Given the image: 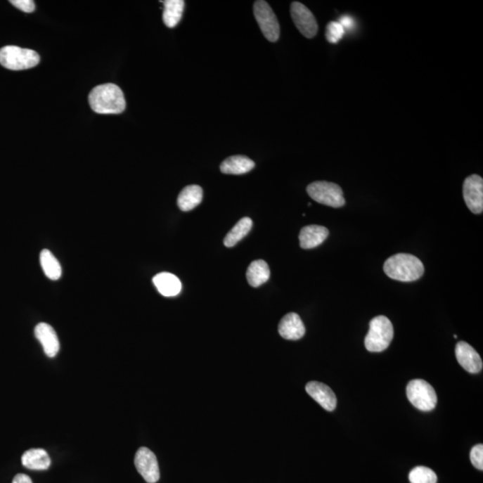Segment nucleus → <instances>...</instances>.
<instances>
[{
  "mask_svg": "<svg viewBox=\"0 0 483 483\" xmlns=\"http://www.w3.org/2000/svg\"><path fill=\"white\" fill-rule=\"evenodd\" d=\"M463 195L468 209L475 214L483 210V179L478 175L469 176L463 186Z\"/></svg>",
  "mask_w": 483,
  "mask_h": 483,
  "instance_id": "obj_10",
  "label": "nucleus"
},
{
  "mask_svg": "<svg viewBox=\"0 0 483 483\" xmlns=\"http://www.w3.org/2000/svg\"><path fill=\"white\" fill-rule=\"evenodd\" d=\"M387 277L402 282L416 281L425 273V266L416 256L397 254L391 256L384 264Z\"/></svg>",
  "mask_w": 483,
  "mask_h": 483,
  "instance_id": "obj_2",
  "label": "nucleus"
},
{
  "mask_svg": "<svg viewBox=\"0 0 483 483\" xmlns=\"http://www.w3.org/2000/svg\"><path fill=\"white\" fill-rule=\"evenodd\" d=\"M39 63L37 52L18 46L0 49V65L9 70L19 71L36 67Z\"/></svg>",
  "mask_w": 483,
  "mask_h": 483,
  "instance_id": "obj_4",
  "label": "nucleus"
},
{
  "mask_svg": "<svg viewBox=\"0 0 483 483\" xmlns=\"http://www.w3.org/2000/svg\"><path fill=\"white\" fill-rule=\"evenodd\" d=\"M470 459L472 465L475 466L476 469L483 470V446L482 444H478L472 449L471 453H470Z\"/></svg>",
  "mask_w": 483,
  "mask_h": 483,
  "instance_id": "obj_26",
  "label": "nucleus"
},
{
  "mask_svg": "<svg viewBox=\"0 0 483 483\" xmlns=\"http://www.w3.org/2000/svg\"><path fill=\"white\" fill-rule=\"evenodd\" d=\"M307 193L315 202L333 208H340L346 203L343 191L337 183L317 181L307 186Z\"/></svg>",
  "mask_w": 483,
  "mask_h": 483,
  "instance_id": "obj_6",
  "label": "nucleus"
},
{
  "mask_svg": "<svg viewBox=\"0 0 483 483\" xmlns=\"http://www.w3.org/2000/svg\"><path fill=\"white\" fill-rule=\"evenodd\" d=\"M252 226V219L250 218H243L239 220L238 224L233 228L226 236L224 245L226 247H233L238 242L245 238L251 231Z\"/></svg>",
  "mask_w": 483,
  "mask_h": 483,
  "instance_id": "obj_23",
  "label": "nucleus"
},
{
  "mask_svg": "<svg viewBox=\"0 0 483 483\" xmlns=\"http://www.w3.org/2000/svg\"><path fill=\"white\" fill-rule=\"evenodd\" d=\"M138 472L148 483H156L160 477L159 463L155 454L147 448H140L134 458Z\"/></svg>",
  "mask_w": 483,
  "mask_h": 483,
  "instance_id": "obj_8",
  "label": "nucleus"
},
{
  "mask_svg": "<svg viewBox=\"0 0 483 483\" xmlns=\"http://www.w3.org/2000/svg\"><path fill=\"white\" fill-rule=\"evenodd\" d=\"M290 13L295 26L308 39L314 38L318 32V24L313 13L300 2L291 4Z\"/></svg>",
  "mask_w": 483,
  "mask_h": 483,
  "instance_id": "obj_9",
  "label": "nucleus"
},
{
  "mask_svg": "<svg viewBox=\"0 0 483 483\" xmlns=\"http://www.w3.org/2000/svg\"><path fill=\"white\" fill-rule=\"evenodd\" d=\"M328 234L330 232L325 226L317 225L304 226L299 235L300 246L303 249L316 248L327 239Z\"/></svg>",
  "mask_w": 483,
  "mask_h": 483,
  "instance_id": "obj_15",
  "label": "nucleus"
},
{
  "mask_svg": "<svg viewBox=\"0 0 483 483\" xmlns=\"http://www.w3.org/2000/svg\"><path fill=\"white\" fill-rule=\"evenodd\" d=\"M34 334L36 338L44 347L46 356L49 357L57 356L60 344H59L58 335L51 325L44 323V322L39 323L35 327Z\"/></svg>",
  "mask_w": 483,
  "mask_h": 483,
  "instance_id": "obj_13",
  "label": "nucleus"
},
{
  "mask_svg": "<svg viewBox=\"0 0 483 483\" xmlns=\"http://www.w3.org/2000/svg\"><path fill=\"white\" fill-rule=\"evenodd\" d=\"M278 332L285 340H298L304 336L305 327L298 314L290 313L279 322Z\"/></svg>",
  "mask_w": 483,
  "mask_h": 483,
  "instance_id": "obj_14",
  "label": "nucleus"
},
{
  "mask_svg": "<svg viewBox=\"0 0 483 483\" xmlns=\"http://www.w3.org/2000/svg\"><path fill=\"white\" fill-rule=\"evenodd\" d=\"M153 281L157 291L166 297H176L182 289V284H181L179 278L174 274L169 273V272L157 274L153 278Z\"/></svg>",
  "mask_w": 483,
  "mask_h": 483,
  "instance_id": "obj_16",
  "label": "nucleus"
},
{
  "mask_svg": "<svg viewBox=\"0 0 483 483\" xmlns=\"http://www.w3.org/2000/svg\"><path fill=\"white\" fill-rule=\"evenodd\" d=\"M456 356L460 366L470 373H479L482 370L481 356L474 347L464 341L458 342L456 347Z\"/></svg>",
  "mask_w": 483,
  "mask_h": 483,
  "instance_id": "obj_11",
  "label": "nucleus"
},
{
  "mask_svg": "<svg viewBox=\"0 0 483 483\" xmlns=\"http://www.w3.org/2000/svg\"><path fill=\"white\" fill-rule=\"evenodd\" d=\"M393 337L394 328L391 321L385 316H378L370 322L364 344L368 351L379 353L389 347Z\"/></svg>",
  "mask_w": 483,
  "mask_h": 483,
  "instance_id": "obj_3",
  "label": "nucleus"
},
{
  "mask_svg": "<svg viewBox=\"0 0 483 483\" xmlns=\"http://www.w3.org/2000/svg\"><path fill=\"white\" fill-rule=\"evenodd\" d=\"M12 483H32V479L28 475L19 474L15 476Z\"/></svg>",
  "mask_w": 483,
  "mask_h": 483,
  "instance_id": "obj_28",
  "label": "nucleus"
},
{
  "mask_svg": "<svg viewBox=\"0 0 483 483\" xmlns=\"http://www.w3.org/2000/svg\"><path fill=\"white\" fill-rule=\"evenodd\" d=\"M39 261L46 277L51 281H58L61 278L62 269L60 264L51 251L47 249L42 250L39 255Z\"/></svg>",
  "mask_w": 483,
  "mask_h": 483,
  "instance_id": "obj_22",
  "label": "nucleus"
},
{
  "mask_svg": "<svg viewBox=\"0 0 483 483\" xmlns=\"http://www.w3.org/2000/svg\"><path fill=\"white\" fill-rule=\"evenodd\" d=\"M22 464L25 468L44 471L49 469L51 464V458L47 452L42 449H32L27 450L22 456Z\"/></svg>",
  "mask_w": 483,
  "mask_h": 483,
  "instance_id": "obj_18",
  "label": "nucleus"
},
{
  "mask_svg": "<svg viewBox=\"0 0 483 483\" xmlns=\"http://www.w3.org/2000/svg\"><path fill=\"white\" fill-rule=\"evenodd\" d=\"M406 395L410 403L423 412L434 409L438 403L434 389L423 380H411L406 387Z\"/></svg>",
  "mask_w": 483,
  "mask_h": 483,
  "instance_id": "obj_5",
  "label": "nucleus"
},
{
  "mask_svg": "<svg viewBox=\"0 0 483 483\" xmlns=\"http://www.w3.org/2000/svg\"><path fill=\"white\" fill-rule=\"evenodd\" d=\"M269 277H271V269H269L267 262L262 261V259L252 262L247 269V272H246L248 283L254 288H258L266 283Z\"/></svg>",
  "mask_w": 483,
  "mask_h": 483,
  "instance_id": "obj_20",
  "label": "nucleus"
},
{
  "mask_svg": "<svg viewBox=\"0 0 483 483\" xmlns=\"http://www.w3.org/2000/svg\"><path fill=\"white\" fill-rule=\"evenodd\" d=\"M10 3L22 12L32 13L35 10L34 1L32 0H11Z\"/></svg>",
  "mask_w": 483,
  "mask_h": 483,
  "instance_id": "obj_27",
  "label": "nucleus"
},
{
  "mask_svg": "<svg viewBox=\"0 0 483 483\" xmlns=\"http://www.w3.org/2000/svg\"><path fill=\"white\" fill-rule=\"evenodd\" d=\"M203 191L202 187L196 185L185 187L177 198V205L182 212H189L202 202Z\"/></svg>",
  "mask_w": 483,
  "mask_h": 483,
  "instance_id": "obj_19",
  "label": "nucleus"
},
{
  "mask_svg": "<svg viewBox=\"0 0 483 483\" xmlns=\"http://www.w3.org/2000/svg\"><path fill=\"white\" fill-rule=\"evenodd\" d=\"M164 4L163 22L167 27L174 28L179 24L182 18L185 1L183 0H167Z\"/></svg>",
  "mask_w": 483,
  "mask_h": 483,
  "instance_id": "obj_21",
  "label": "nucleus"
},
{
  "mask_svg": "<svg viewBox=\"0 0 483 483\" xmlns=\"http://www.w3.org/2000/svg\"><path fill=\"white\" fill-rule=\"evenodd\" d=\"M344 27L341 22H330L327 25L326 38L330 44H336L344 36Z\"/></svg>",
  "mask_w": 483,
  "mask_h": 483,
  "instance_id": "obj_25",
  "label": "nucleus"
},
{
  "mask_svg": "<svg viewBox=\"0 0 483 483\" xmlns=\"http://www.w3.org/2000/svg\"><path fill=\"white\" fill-rule=\"evenodd\" d=\"M255 163L248 157L236 155L228 157L220 165V171L228 175H243L250 172Z\"/></svg>",
  "mask_w": 483,
  "mask_h": 483,
  "instance_id": "obj_17",
  "label": "nucleus"
},
{
  "mask_svg": "<svg viewBox=\"0 0 483 483\" xmlns=\"http://www.w3.org/2000/svg\"><path fill=\"white\" fill-rule=\"evenodd\" d=\"M308 395L313 397L321 407L332 412L337 407V397L330 387L317 381H311L305 386Z\"/></svg>",
  "mask_w": 483,
  "mask_h": 483,
  "instance_id": "obj_12",
  "label": "nucleus"
},
{
  "mask_svg": "<svg viewBox=\"0 0 483 483\" xmlns=\"http://www.w3.org/2000/svg\"><path fill=\"white\" fill-rule=\"evenodd\" d=\"M89 103L94 112L110 115L122 113L127 108L122 90L116 84L98 85L89 94Z\"/></svg>",
  "mask_w": 483,
  "mask_h": 483,
  "instance_id": "obj_1",
  "label": "nucleus"
},
{
  "mask_svg": "<svg viewBox=\"0 0 483 483\" xmlns=\"http://www.w3.org/2000/svg\"><path fill=\"white\" fill-rule=\"evenodd\" d=\"M254 13L262 34L268 41L276 42L281 35V27L277 16L267 2L258 0L254 5Z\"/></svg>",
  "mask_w": 483,
  "mask_h": 483,
  "instance_id": "obj_7",
  "label": "nucleus"
},
{
  "mask_svg": "<svg viewBox=\"0 0 483 483\" xmlns=\"http://www.w3.org/2000/svg\"><path fill=\"white\" fill-rule=\"evenodd\" d=\"M411 483H437L438 477L432 469L425 466H417L409 474Z\"/></svg>",
  "mask_w": 483,
  "mask_h": 483,
  "instance_id": "obj_24",
  "label": "nucleus"
}]
</instances>
